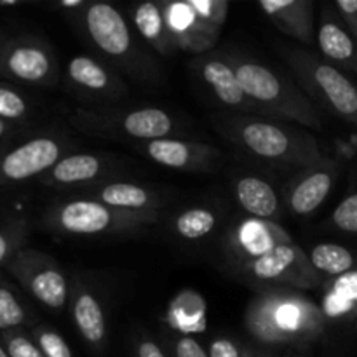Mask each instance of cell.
Masks as SVG:
<instances>
[{
  "label": "cell",
  "instance_id": "obj_1",
  "mask_svg": "<svg viewBox=\"0 0 357 357\" xmlns=\"http://www.w3.org/2000/svg\"><path fill=\"white\" fill-rule=\"evenodd\" d=\"M323 309L298 289L268 288L255 296L246 312V328L255 344L298 352L326 330Z\"/></svg>",
  "mask_w": 357,
  "mask_h": 357
},
{
  "label": "cell",
  "instance_id": "obj_2",
  "mask_svg": "<svg viewBox=\"0 0 357 357\" xmlns=\"http://www.w3.org/2000/svg\"><path fill=\"white\" fill-rule=\"evenodd\" d=\"M218 128L248 155L274 166L303 169L324 159L316 138L289 122L260 115H236L223 119Z\"/></svg>",
  "mask_w": 357,
  "mask_h": 357
},
{
  "label": "cell",
  "instance_id": "obj_3",
  "mask_svg": "<svg viewBox=\"0 0 357 357\" xmlns=\"http://www.w3.org/2000/svg\"><path fill=\"white\" fill-rule=\"evenodd\" d=\"M225 56L232 63L244 93L261 110V117L293 122L303 128H321L316 105L291 79L236 52H225Z\"/></svg>",
  "mask_w": 357,
  "mask_h": 357
},
{
  "label": "cell",
  "instance_id": "obj_4",
  "mask_svg": "<svg viewBox=\"0 0 357 357\" xmlns=\"http://www.w3.org/2000/svg\"><path fill=\"white\" fill-rule=\"evenodd\" d=\"M70 14L77 16L87 40L112 65L136 79L152 75L153 63L146 58L139 40L132 37L131 26L117 7L108 2H86L79 13Z\"/></svg>",
  "mask_w": 357,
  "mask_h": 357
},
{
  "label": "cell",
  "instance_id": "obj_5",
  "mask_svg": "<svg viewBox=\"0 0 357 357\" xmlns=\"http://www.w3.org/2000/svg\"><path fill=\"white\" fill-rule=\"evenodd\" d=\"M159 216L136 215L108 208L93 199H68L49 206L44 215V225L49 230L65 236H110L128 234L155 223Z\"/></svg>",
  "mask_w": 357,
  "mask_h": 357
},
{
  "label": "cell",
  "instance_id": "obj_6",
  "mask_svg": "<svg viewBox=\"0 0 357 357\" xmlns=\"http://www.w3.org/2000/svg\"><path fill=\"white\" fill-rule=\"evenodd\" d=\"M286 61L302 91L357 128V86L342 70L323 59V56L302 49L288 52Z\"/></svg>",
  "mask_w": 357,
  "mask_h": 357
},
{
  "label": "cell",
  "instance_id": "obj_7",
  "mask_svg": "<svg viewBox=\"0 0 357 357\" xmlns=\"http://www.w3.org/2000/svg\"><path fill=\"white\" fill-rule=\"evenodd\" d=\"M70 121L86 135L101 138H129L143 143L169 138L176 131L173 117L157 107L135 108L129 112L75 110Z\"/></svg>",
  "mask_w": 357,
  "mask_h": 357
},
{
  "label": "cell",
  "instance_id": "obj_8",
  "mask_svg": "<svg viewBox=\"0 0 357 357\" xmlns=\"http://www.w3.org/2000/svg\"><path fill=\"white\" fill-rule=\"evenodd\" d=\"M6 268L23 291L45 309L61 312L68 303L72 284L61 265L49 255L31 248H23L14 255Z\"/></svg>",
  "mask_w": 357,
  "mask_h": 357
},
{
  "label": "cell",
  "instance_id": "obj_9",
  "mask_svg": "<svg viewBox=\"0 0 357 357\" xmlns=\"http://www.w3.org/2000/svg\"><path fill=\"white\" fill-rule=\"evenodd\" d=\"M66 142L56 135H35L0 145V187L40 180L65 157Z\"/></svg>",
  "mask_w": 357,
  "mask_h": 357
},
{
  "label": "cell",
  "instance_id": "obj_10",
  "mask_svg": "<svg viewBox=\"0 0 357 357\" xmlns=\"http://www.w3.org/2000/svg\"><path fill=\"white\" fill-rule=\"evenodd\" d=\"M248 278L255 279L272 288L303 289L316 288L323 278L316 272L309 260V255L295 243L274 248L261 257L237 264Z\"/></svg>",
  "mask_w": 357,
  "mask_h": 357
},
{
  "label": "cell",
  "instance_id": "obj_11",
  "mask_svg": "<svg viewBox=\"0 0 357 357\" xmlns=\"http://www.w3.org/2000/svg\"><path fill=\"white\" fill-rule=\"evenodd\" d=\"M58 61L44 40L31 35L0 42V77L30 86H52L58 82Z\"/></svg>",
  "mask_w": 357,
  "mask_h": 357
},
{
  "label": "cell",
  "instance_id": "obj_12",
  "mask_svg": "<svg viewBox=\"0 0 357 357\" xmlns=\"http://www.w3.org/2000/svg\"><path fill=\"white\" fill-rule=\"evenodd\" d=\"M338 164L324 157L321 162L300 169L284 190V204L295 216H309L330 195L337 180Z\"/></svg>",
  "mask_w": 357,
  "mask_h": 357
},
{
  "label": "cell",
  "instance_id": "obj_13",
  "mask_svg": "<svg viewBox=\"0 0 357 357\" xmlns=\"http://www.w3.org/2000/svg\"><path fill=\"white\" fill-rule=\"evenodd\" d=\"M194 70L199 73L202 82L213 91L216 100L227 108L244 112L250 115H260L261 110L255 101L248 98L241 87L237 73L232 63L227 59L225 52H206L194 61Z\"/></svg>",
  "mask_w": 357,
  "mask_h": 357
},
{
  "label": "cell",
  "instance_id": "obj_14",
  "mask_svg": "<svg viewBox=\"0 0 357 357\" xmlns=\"http://www.w3.org/2000/svg\"><path fill=\"white\" fill-rule=\"evenodd\" d=\"M142 152L159 166L190 173L211 171L222 157L220 150L208 143L188 142L173 136L143 143Z\"/></svg>",
  "mask_w": 357,
  "mask_h": 357
},
{
  "label": "cell",
  "instance_id": "obj_15",
  "mask_svg": "<svg viewBox=\"0 0 357 357\" xmlns=\"http://www.w3.org/2000/svg\"><path fill=\"white\" fill-rule=\"evenodd\" d=\"M160 6H162L171 37L178 49L201 56L215 47L220 31H215L208 24L202 23L188 0H178V2L160 0Z\"/></svg>",
  "mask_w": 357,
  "mask_h": 357
},
{
  "label": "cell",
  "instance_id": "obj_16",
  "mask_svg": "<svg viewBox=\"0 0 357 357\" xmlns=\"http://www.w3.org/2000/svg\"><path fill=\"white\" fill-rule=\"evenodd\" d=\"M66 79L75 91L100 100H119L128 93L117 73L100 59L86 54H77L70 59L66 65Z\"/></svg>",
  "mask_w": 357,
  "mask_h": 357
},
{
  "label": "cell",
  "instance_id": "obj_17",
  "mask_svg": "<svg viewBox=\"0 0 357 357\" xmlns=\"http://www.w3.org/2000/svg\"><path fill=\"white\" fill-rule=\"evenodd\" d=\"M84 192L87 194V199H93L119 211L159 216V195L139 183L107 181V183L89 185L84 188Z\"/></svg>",
  "mask_w": 357,
  "mask_h": 357
},
{
  "label": "cell",
  "instance_id": "obj_18",
  "mask_svg": "<svg viewBox=\"0 0 357 357\" xmlns=\"http://www.w3.org/2000/svg\"><path fill=\"white\" fill-rule=\"evenodd\" d=\"M293 243L291 236L278 223L250 218L241 222L230 236V250L237 264L268 253L274 248Z\"/></svg>",
  "mask_w": 357,
  "mask_h": 357
},
{
  "label": "cell",
  "instance_id": "obj_19",
  "mask_svg": "<svg viewBox=\"0 0 357 357\" xmlns=\"http://www.w3.org/2000/svg\"><path fill=\"white\" fill-rule=\"evenodd\" d=\"M72 317L82 340L94 352H103L107 345V317L96 293L80 279L72 282Z\"/></svg>",
  "mask_w": 357,
  "mask_h": 357
},
{
  "label": "cell",
  "instance_id": "obj_20",
  "mask_svg": "<svg viewBox=\"0 0 357 357\" xmlns=\"http://www.w3.org/2000/svg\"><path fill=\"white\" fill-rule=\"evenodd\" d=\"M316 40L323 59L342 72L345 70V72L357 73V42L342 23L333 6L324 7Z\"/></svg>",
  "mask_w": 357,
  "mask_h": 357
},
{
  "label": "cell",
  "instance_id": "obj_21",
  "mask_svg": "<svg viewBox=\"0 0 357 357\" xmlns=\"http://www.w3.org/2000/svg\"><path fill=\"white\" fill-rule=\"evenodd\" d=\"M258 6L279 31L305 45L314 44L316 26L312 0H261Z\"/></svg>",
  "mask_w": 357,
  "mask_h": 357
},
{
  "label": "cell",
  "instance_id": "obj_22",
  "mask_svg": "<svg viewBox=\"0 0 357 357\" xmlns=\"http://www.w3.org/2000/svg\"><path fill=\"white\" fill-rule=\"evenodd\" d=\"M107 171H110L108 162L96 153H66L40 178V183L51 188L94 185Z\"/></svg>",
  "mask_w": 357,
  "mask_h": 357
},
{
  "label": "cell",
  "instance_id": "obj_23",
  "mask_svg": "<svg viewBox=\"0 0 357 357\" xmlns=\"http://www.w3.org/2000/svg\"><path fill=\"white\" fill-rule=\"evenodd\" d=\"M234 195L237 204L251 218L274 222L281 215V201L275 188L257 174H241L234 178Z\"/></svg>",
  "mask_w": 357,
  "mask_h": 357
},
{
  "label": "cell",
  "instance_id": "obj_24",
  "mask_svg": "<svg viewBox=\"0 0 357 357\" xmlns=\"http://www.w3.org/2000/svg\"><path fill=\"white\" fill-rule=\"evenodd\" d=\"M131 21L139 38L160 56H171L178 51L167 28L160 2L136 3L131 10Z\"/></svg>",
  "mask_w": 357,
  "mask_h": 357
},
{
  "label": "cell",
  "instance_id": "obj_25",
  "mask_svg": "<svg viewBox=\"0 0 357 357\" xmlns=\"http://www.w3.org/2000/svg\"><path fill=\"white\" fill-rule=\"evenodd\" d=\"M321 309L326 321L357 319V268L328 281Z\"/></svg>",
  "mask_w": 357,
  "mask_h": 357
},
{
  "label": "cell",
  "instance_id": "obj_26",
  "mask_svg": "<svg viewBox=\"0 0 357 357\" xmlns=\"http://www.w3.org/2000/svg\"><path fill=\"white\" fill-rule=\"evenodd\" d=\"M309 260L323 279H337L357 268V258L349 248L335 243H323L312 248Z\"/></svg>",
  "mask_w": 357,
  "mask_h": 357
},
{
  "label": "cell",
  "instance_id": "obj_27",
  "mask_svg": "<svg viewBox=\"0 0 357 357\" xmlns=\"http://www.w3.org/2000/svg\"><path fill=\"white\" fill-rule=\"evenodd\" d=\"M31 323V310L24 303L21 293L0 274V333L24 330Z\"/></svg>",
  "mask_w": 357,
  "mask_h": 357
},
{
  "label": "cell",
  "instance_id": "obj_28",
  "mask_svg": "<svg viewBox=\"0 0 357 357\" xmlns=\"http://www.w3.org/2000/svg\"><path fill=\"white\" fill-rule=\"evenodd\" d=\"M218 225V215L213 209L195 206L174 216L173 230L183 241H201Z\"/></svg>",
  "mask_w": 357,
  "mask_h": 357
},
{
  "label": "cell",
  "instance_id": "obj_29",
  "mask_svg": "<svg viewBox=\"0 0 357 357\" xmlns=\"http://www.w3.org/2000/svg\"><path fill=\"white\" fill-rule=\"evenodd\" d=\"M30 227L23 218L0 223V268L7 267L14 255L24 248Z\"/></svg>",
  "mask_w": 357,
  "mask_h": 357
},
{
  "label": "cell",
  "instance_id": "obj_30",
  "mask_svg": "<svg viewBox=\"0 0 357 357\" xmlns=\"http://www.w3.org/2000/svg\"><path fill=\"white\" fill-rule=\"evenodd\" d=\"M31 114L28 98L16 87L0 82V119L9 124L17 126Z\"/></svg>",
  "mask_w": 357,
  "mask_h": 357
},
{
  "label": "cell",
  "instance_id": "obj_31",
  "mask_svg": "<svg viewBox=\"0 0 357 357\" xmlns=\"http://www.w3.org/2000/svg\"><path fill=\"white\" fill-rule=\"evenodd\" d=\"M30 335L45 357H73L70 345L54 328L45 326V324H35Z\"/></svg>",
  "mask_w": 357,
  "mask_h": 357
},
{
  "label": "cell",
  "instance_id": "obj_32",
  "mask_svg": "<svg viewBox=\"0 0 357 357\" xmlns=\"http://www.w3.org/2000/svg\"><path fill=\"white\" fill-rule=\"evenodd\" d=\"M188 2L202 23L215 31H222L229 16L230 3L227 0H188Z\"/></svg>",
  "mask_w": 357,
  "mask_h": 357
},
{
  "label": "cell",
  "instance_id": "obj_33",
  "mask_svg": "<svg viewBox=\"0 0 357 357\" xmlns=\"http://www.w3.org/2000/svg\"><path fill=\"white\" fill-rule=\"evenodd\" d=\"M0 342L10 357H45L26 330L0 333Z\"/></svg>",
  "mask_w": 357,
  "mask_h": 357
},
{
  "label": "cell",
  "instance_id": "obj_34",
  "mask_svg": "<svg viewBox=\"0 0 357 357\" xmlns=\"http://www.w3.org/2000/svg\"><path fill=\"white\" fill-rule=\"evenodd\" d=\"M330 223L337 230L345 234H357V192L349 194L335 208Z\"/></svg>",
  "mask_w": 357,
  "mask_h": 357
},
{
  "label": "cell",
  "instance_id": "obj_35",
  "mask_svg": "<svg viewBox=\"0 0 357 357\" xmlns=\"http://www.w3.org/2000/svg\"><path fill=\"white\" fill-rule=\"evenodd\" d=\"M209 357H243V345L230 337H215L209 342Z\"/></svg>",
  "mask_w": 357,
  "mask_h": 357
},
{
  "label": "cell",
  "instance_id": "obj_36",
  "mask_svg": "<svg viewBox=\"0 0 357 357\" xmlns=\"http://www.w3.org/2000/svg\"><path fill=\"white\" fill-rule=\"evenodd\" d=\"M173 357H209V354L197 338L183 335V337L174 338Z\"/></svg>",
  "mask_w": 357,
  "mask_h": 357
},
{
  "label": "cell",
  "instance_id": "obj_37",
  "mask_svg": "<svg viewBox=\"0 0 357 357\" xmlns=\"http://www.w3.org/2000/svg\"><path fill=\"white\" fill-rule=\"evenodd\" d=\"M333 7L349 33L357 42V0H337L333 2Z\"/></svg>",
  "mask_w": 357,
  "mask_h": 357
},
{
  "label": "cell",
  "instance_id": "obj_38",
  "mask_svg": "<svg viewBox=\"0 0 357 357\" xmlns=\"http://www.w3.org/2000/svg\"><path fill=\"white\" fill-rule=\"evenodd\" d=\"M135 357H167V354L153 338L139 335L135 338Z\"/></svg>",
  "mask_w": 357,
  "mask_h": 357
},
{
  "label": "cell",
  "instance_id": "obj_39",
  "mask_svg": "<svg viewBox=\"0 0 357 357\" xmlns=\"http://www.w3.org/2000/svg\"><path fill=\"white\" fill-rule=\"evenodd\" d=\"M243 357H281L278 356V352L272 351V349L264 347V345H258L255 342L251 344L243 345Z\"/></svg>",
  "mask_w": 357,
  "mask_h": 357
},
{
  "label": "cell",
  "instance_id": "obj_40",
  "mask_svg": "<svg viewBox=\"0 0 357 357\" xmlns=\"http://www.w3.org/2000/svg\"><path fill=\"white\" fill-rule=\"evenodd\" d=\"M16 128H17V126L9 124V122H6V121H2V119H0V145L7 142V138L13 135L14 129H16Z\"/></svg>",
  "mask_w": 357,
  "mask_h": 357
},
{
  "label": "cell",
  "instance_id": "obj_41",
  "mask_svg": "<svg viewBox=\"0 0 357 357\" xmlns=\"http://www.w3.org/2000/svg\"><path fill=\"white\" fill-rule=\"evenodd\" d=\"M281 357H305V356L300 354V352H296V351H289V352H286V354L281 356Z\"/></svg>",
  "mask_w": 357,
  "mask_h": 357
},
{
  "label": "cell",
  "instance_id": "obj_42",
  "mask_svg": "<svg viewBox=\"0 0 357 357\" xmlns=\"http://www.w3.org/2000/svg\"><path fill=\"white\" fill-rule=\"evenodd\" d=\"M0 357H10L9 354H7V351H6V347L2 345V342H0Z\"/></svg>",
  "mask_w": 357,
  "mask_h": 357
},
{
  "label": "cell",
  "instance_id": "obj_43",
  "mask_svg": "<svg viewBox=\"0 0 357 357\" xmlns=\"http://www.w3.org/2000/svg\"><path fill=\"white\" fill-rule=\"evenodd\" d=\"M0 42H2V38H0Z\"/></svg>",
  "mask_w": 357,
  "mask_h": 357
}]
</instances>
